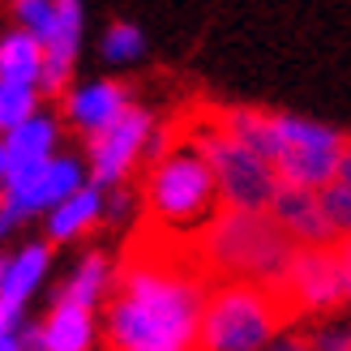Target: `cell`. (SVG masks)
Listing matches in <instances>:
<instances>
[{
  "label": "cell",
  "instance_id": "6da1fadb",
  "mask_svg": "<svg viewBox=\"0 0 351 351\" xmlns=\"http://www.w3.org/2000/svg\"><path fill=\"white\" fill-rule=\"evenodd\" d=\"M206 304L197 270L167 253L133 249L108 308L112 351H193Z\"/></svg>",
  "mask_w": 351,
  "mask_h": 351
},
{
  "label": "cell",
  "instance_id": "7a4b0ae2",
  "mask_svg": "<svg viewBox=\"0 0 351 351\" xmlns=\"http://www.w3.org/2000/svg\"><path fill=\"white\" fill-rule=\"evenodd\" d=\"M295 244L278 232L270 215H236L219 210L197 232V266L206 274H219L227 283H257L274 287L287 270Z\"/></svg>",
  "mask_w": 351,
  "mask_h": 351
},
{
  "label": "cell",
  "instance_id": "3957f363",
  "mask_svg": "<svg viewBox=\"0 0 351 351\" xmlns=\"http://www.w3.org/2000/svg\"><path fill=\"white\" fill-rule=\"evenodd\" d=\"M146 206L150 223L167 236H197L219 215V193L206 159L189 142L184 146H159L154 167L146 180Z\"/></svg>",
  "mask_w": 351,
  "mask_h": 351
},
{
  "label": "cell",
  "instance_id": "277c9868",
  "mask_svg": "<svg viewBox=\"0 0 351 351\" xmlns=\"http://www.w3.org/2000/svg\"><path fill=\"white\" fill-rule=\"evenodd\" d=\"M283 317L287 308L274 287L219 283L206 291L193 351H266L283 335Z\"/></svg>",
  "mask_w": 351,
  "mask_h": 351
},
{
  "label": "cell",
  "instance_id": "5b68a950",
  "mask_svg": "<svg viewBox=\"0 0 351 351\" xmlns=\"http://www.w3.org/2000/svg\"><path fill=\"white\" fill-rule=\"evenodd\" d=\"M189 146L206 159L210 176H215V193L223 210H236V215H266L274 193H278V176L270 163H261L249 146H240L236 137H227L215 116L197 125V133L189 137Z\"/></svg>",
  "mask_w": 351,
  "mask_h": 351
},
{
  "label": "cell",
  "instance_id": "8992f818",
  "mask_svg": "<svg viewBox=\"0 0 351 351\" xmlns=\"http://www.w3.org/2000/svg\"><path fill=\"white\" fill-rule=\"evenodd\" d=\"M343 142H347V137L339 129H330V125L274 112V163L270 167L278 176V184L313 189V193H322L326 184H335Z\"/></svg>",
  "mask_w": 351,
  "mask_h": 351
},
{
  "label": "cell",
  "instance_id": "52a82bcc",
  "mask_svg": "<svg viewBox=\"0 0 351 351\" xmlns=\"http://www.w3.org/2000/svg\"><path fill=\"white\" fill-rule=\"evenodd\" d=\"M274 295L283 300L287 313H330L347 304L343 300V266L339 249L322 244V249H295L287 270L278 274Z\"/></svg>",
  "mask_w": 351,
  "mask_h": 351
},
{
  "label": "cell",
  "instance_id": "ba28073f",
  "mask_svg": "<svg viewBox=\"0 0 351 351\" xmlns=\"http://www.w3.org/2000/svg\"><path fill=\"white\" fill-rule=\"evenodd\" d=\"M150 133H154V120L146 108H133L108 125L103 133L90 137V176H95V189H108V184H125V176L133 171V163L142 159V150L150 146Z\"/></svg>",
  "mask_w": 351,
  "mask_h": 351
},
{
  "label": "cell",
  "instance_id": "9c48e42d",
  "mask_svg": "<svg viewBox=\"0 0 351 351\" xmlns=\"http://www.w3.org/2000/svg\"><path fill=\"white\" fill-rule=\"evenodd\" d=\"M266 215L278 223V232H283L295 249H322V244H335L330 236V227L322 219V206H317V193L313 189H291V184H278L274 202Z\"/></svg>",
  "mask_w": 351,
  "mask_h": 351
},
{
  "label": "cell",
  "instance_id": "30bf717a",
  "mask_svg": "<svg viewBox=\"0 0 351 351\" xmlns=\"http://www.w3.org/2000/svg\"><path fill=\"white\" fill-rule=\"evenodd\" d=\"M82 43V0H56V30L43 43V69H39V95H64L73 77Z\"/></svg>",
  "mask_w": 351,
  "mask_h": 351
},
{
  "label": "cell",
  "instance_id": "8fae6325",
  "mask_svg": "<svg viewBox=\"0 0 351 351\" xmlns=\"http://www.w3.org/2000/svg\"><path fill=\"white\" fill-rule=\"evenodd\" d=\"M64 108H69L73 129L95 137V133H103L108 125H116V120L129 112V90L120 82H90V86H82V90L69 95Z\"/></svg>",
  "mask_w": 351,
  "mask_h": 351
},
{
  "label": "cell",
  "instance_id": "7c38bea8",
  "mask_svg": "<svg viewBox=\"0 0 351 351\" xmlns=\"http://www.w3.org/2000/svg\"><path fill=\"white\" fill-rule=\"evenodd\" d=\"M0 146H5V163L9 171L13 167H34V163H47L51 150H56V120L34 112L30 120H22L17 129H9L0 137Z\"/></svg>",
  "mask_w": 351,
  "mask_h": 351
},
{
  "label": "cell",
  "instance_id": "4fadbf2b",
  "mask_svg": "<svg viewBox=\"0 0 351 351\" xmlns=\"http://www.w3.org/2000/svg\"><path fill=\"white\" fill-rule=\"evenodd\" d=\"M47 266H51V244H26L22 253L0 261V300L22 308L30 300V291L43 283Z\"/></svg>",
  "mask_w": 351,
  "mask_h": 351
},
{
  "label": "cell",
  "instance_id": "5bb4252c",
  "mask_svg": "<svg viewBox=\"0 0 351 351\" xmlns=\"http://www.w3.org/2000/svg\"><path fill=\"white\" fill-rule=\"evenodd\" d=\"M39 347L43 351H90L95 347V313L56 300V308L39 326Z\"/></svg>",
  "mask_w": 351,
  "mask_h": 351
},
{
  "label": "cell",
  "instance_id": "9a60e30c",
  "mask_svg": "<svg viewBox=\"0 0 351 351\" xmlns=\"http://www.w3.org/2000/svg\"><path fill=\"white\" fill-rule=\"evenodd\" d=\"M99 215H103V189L82 184L73 197H64L56 210H47V236L56 244L77 240V236H86L99 223Z\"/></svg>",
  "mask_w": 351,
  "mask_h": 351
},
{
  "label": "cell",
  "instance_id": "2e32d148",
  "mask_svg": "<svg viewBox=\"0 0 351 351\" xmlns=\"http://www.w3.org/2000/svg\"><path fill=\"white\" fill-rule=\"evenodd\" d=\"M39 69H43V47L30 34L13 30L0 39V82L9 86H34L39 90Z\"/></svg>",
  "mask_w": 351,
  "mask_h": 351
},
{
  "label": "cell",
  "instance_id": "e0dca14e",
  "mask_svg": "<svg viewBox=\"0 0 351 351\" xmlns=\"http://www.w3.org/2000/svg\"><path fill=\"white\" fill-rule=\"evenodd\" d=\"M108 287H112L108 257H103V253H86L82 266L73 270V278H69L64 291H60V304H77V308H90L95 313V304L108 295Z\"/></svg>",
  "mask_w": 351,
  "mask_h": 351
},
{
  "label": "cell",
  "instance_id": "ac0fdd59",
  "mask_svg": "<svg viewBox=\"0 0 351 351\" xmlns=\"http://www.w3.org/2000/svg\"><path fill=\"white\" fill-rule=\"evenodd\" d=\"M82 184H86V176H82L77 159H51L47 171H43V210H56L64 197H73Z\"/></svg>",
  "mask_w": 351,
  "mask_h": 351
},
{
  "label": "cell",
  "instance_id": "d6986e66",
  "mask_svg": "<svg viewBox=\"0 0 351 351\" xmlns=\"http://www.w3.org/2000/svg\"><path fill=\"white\" fill-rule=\"evenodd\" d=\"M317 206H322V219L330 227V236H335V244L339 240H351V189L339 184V180L326 184L317 193Z\"/></svg>",
  "mask_w": 351,
  "mask_h": 351
},
{
  "label": "cell",
  "instance_id": "ffe728a7",
  "mask_svg": "<svg viewBox=\"0 0 351 351\" xmlns=\"http://www.w3.org/2000/svg\"><path fill=\"white\" fill-rule=\"evenodd\" d=\"M39 112V90L34 86H9L0 82V129H17L22 120H30Z\"/></svg>",
  "mask_w": 351,
  "mask_h": 351
},
{
  "label": "cell",
  "instance_id": "44dd1931",
  "mask_svg": "<svg viewBox=\"0 0 351 351\" xmlns=\"http://www.w3.org/2000/svg\"><path fill=\"white\" fill-rule=\"evenodd\" d=\"M17 22H22V34L43 47L56 30V0H17Z\"/></svg>",
  "mask_w": 351,
  "mask_h": 351
},
{
  "label": "cell",
  "instance_id": "7402d4cb",
  "mask_svg": "<svg viewBox=\"0 0 351 351\" xmlns=\"http://www.w3.org/2000/svg\"><path fill=\"white\" fill-rule=\"evenodd\" d=\"M142 47H146V39H142V30H137L133 22H116L108 34H103V56H108L112 64L137 60V56H142Z\"/></svg>",
  "mask_w": 351,
  "mask_h": 351
},
{
  "label": "cell",
  "instance_id": "603a6c76",
  "mask_svg": "<svg viewBox=\"0 0 351 351\" xmlns=\"http://www.w3.org/2000/svg\"><path fill=\"white\" fill-rule=\"evenodd\" d=\"M313 351H351V322H326L308 335Z\"/></svg>",
  "mask_w": 351,
  "mask_h": 351
},
{
  "label": "cell",
  "instance_id": "cb8c5ba5",
  "mask_svg": "<svg viewBox=\"0 0 351 351\" xmlns=\"http://www.w3.org/2000/svg\"><path fill=\"white\" fill-rule=\"evenodd\" d=\"M266 351H313V343H308V335H278Z\"/></svg>",
  "mask_w": 351,
  "mask_h": 351
},
{
  "label": "cell",
  "instance_id": "d4e9b609",
  "mask_svg": "<svg viewBox=\"0 0 351 351\" xmlns=\"http://www.w3.org/2000/svg\"><path fill=\"white\" fill-rule=\"evenodd\" d=\"M339 266H343V300H351V240H339Z\"/></svg>",
  "mask_w": 351,
  "mask_h": 351
},
{
  "label": "cell",
  "instance_id": "484cf974",
  "mask_svg": "<svg viewBox=\"0 0 351 351\" xmlns=\"http://www.w3.org/2000/svg\"><path fill=\"white\" fill-rule=\"evenodd\" d=\"M17 322H22V308L0 300V339H5V335H13V330H17Z\"/></svg>",
  "mask_w": 351,
  "mask_h": 351
},
{
  "label": "cell",
  "instance_id": "4316f807",
  "mask_svg": "<svg viewBox=\"0 0 351 351\" xmlns=\"http://www.w3.org/2000/svg\"><path fill=\"white\" fill-rule=\"evenodd\" d=\"M335 180L351 189V142H343V154H339V171H335Z\"/></svg>",
  "mask_w": 351,
  "mask_h": 351
},
{
  "label": "cell",
  "instance_id": "83f0119b",
  "mask_svg": "<svg viewBox=\"0 0 351 351\" xmlns=\"http://www.w3.org/2000/svg\"><path fill=\"white\" fill-rule=\"evenodd\" d=\"M17 223H22V215H17V210H13L9 202H0V236H9Z\"/></svg>",
  "mask_w": 351,
  "mask_h": 351
},
{
  "label": "cell",
  "instance_id": "f1b7e54d",
  "mask_svg": "<svg viewBox=\"0 0 351 351\" xmlns=\"http://www.w3.org/2000/svg\"><path fill=\"white\" fill-rule=\"evenodd\" d=\"M0 351H22V339H17V330H13V335H5V339H0Z\"/></svg>",
  "mask_w": 351,
  "mask_h": 351
},
{
  "label": "cell",
  "instance_id": "f546056e",
  "mask_svg": "<svg viewBox=\"0 0 351 351\" xmlns=\"http://www.w3.org/2000/svg\"><path fill=\"white\" fill-rule=\"evenodd\" d=\"M5 176H9V163H5V146H0V189H5Z\"/></svg>",
  "mask_w": 351,
  "mask_h": 351
}]
</instances>
